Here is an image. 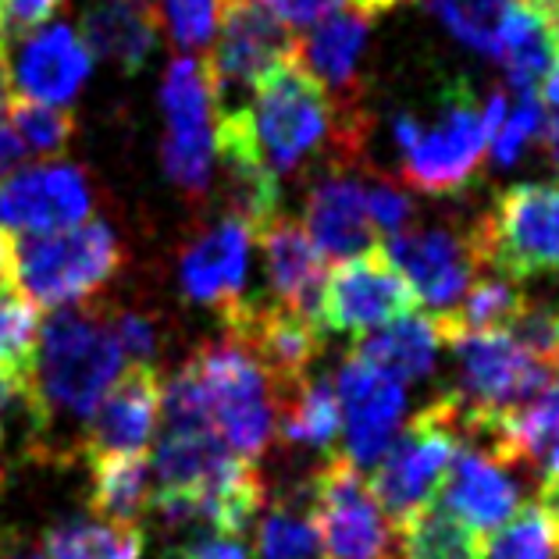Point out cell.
<instances>
[{"label":"cell","instance_id":"6da1fadb","mask_svg":"<svg viewBox=\"0 0 559 559\" xmlns=\"http://www.w3.org/2000/svg\"><path fill=\"white\" fill-rule=\"evenodd\" d=\"M250 129L257 154L275 179L307 171L324 154L332 160L329 168H353L367 140L360 107L343 111L296 58L282 61L253 90Z\"/></svg>","mask_w":559,"mask_h":559},{"label":"cell","instance_id":"7a4b0ae2","mask_svg":"<svg viewBox=\"0 0 559 559\" xmlns=\"http://www.w3.org/2000/svg\"><path fill=\"white\" fill-rule=\"evenodd\" d=\"M126 357L111 332L107 304H75L50 310L39 324L33 371V428L39 435L64 425H83L100 406L107 389L126 371Z\"/></svg>","mask_w":559,"mask_h":559},{"label":"cell","instance_id":"3957f363","mask_svg":"<svg viewBox=\"0 0 559 559\" xmlns=\"http://www.w3.org/2000/svg\"><path fill=\"white\" fill-rule=\"evenodd\" d=\"M126 264V247L100 217L47 236L15 239V285L36 310L90 304L115 282Z\"/></svg>","mask_w":559,"mask_h":559},{"label":"cell","instance_id":"277c9868","mask_svg":"<svg viewBox=\"0 0 559 559\" xmlns=\"http://www.w3.org/2000/svg\"><path fill=\"white\" fill-rule=\"evenodd\" d=\"M395 143L403 154V182L425 197H453L481 171L488 150L485 107L471 86L453 83L442 93V115L425 126L414 115L395 118Z\"/></svg>","mask_w":559,"mask_h":559},{"label":"cell","instance_id":"5b68a950","mask_svg":"<svg viewBox=\"0 0 559 559\" xmlns=\"http://www.w3.org/2000/svg\"><path fill=\"white\" fill-rule=\"evenodd\" d=\"M189 364L207 395L211 425L222 435V442L242 460L264 456L278 428V392L261 360L225 335L217 343L200 346Z\"/></svg>","mask_w":559,"mask_h":559},{"label":"cell","instance_id":"8992f818","mask_svg":"<svg viewBox=\"0 0 559 559\" xmlns=\"http://www.w3.org/2000/svg\"><path fill=\"white\" fill-rule=\"evenodd\" d=\"M477 271L510 282L559 275V186H513L467 231Z\"/></svg>","mask_w":559,"mask_h":559},{"label":"cell","instance_id":"52a82bcc","mask_svg":"<svg viewBox=\"0 0 559 559\" xmlns=\"http://www.w3.org/2000/svg\"><path fill=\"white\" fill-rule=\"evenodd\" d=\"M460 395L445 392L431 400L411 425L395 431L389 453L378 460L374 477L367 481L378 510L395 531L406 516L439 499L442 477L460 445Z\"/></svg>","mask_w":559,"mask_h":559},{"label":"cell","instance_id":"ba28073f","mask_svg":"<svg viewBox=\"0 0 559 559\" xmlns=\"http://www.w3.org/2000/svg\"><path fill=\"white\" fill-rule=\"evenodd\" d=\"M296 39L261 0H217V36L200 61L211 90V115L247 111L261 79L296 58Z\"/></svg>","mask_w":559,"mask_h":559},{"label":"cell","instance_id":"9c48e42d","mask_svg":"<svg viewBox=\"0 0 559 559\" xmlns=\"http://www.w3.org/2000/svg\"><path fill=\"white\" fill-rule=\"evenodd\" d=\"M160 107H165V143L160 165L182 197H207L214 182V129H211V90L203 64L197 58H175L160 83Z\"/></svg>","mask_w":559,"mask_h":559},{"label":"cell","instance_id":"30bf717a","mask_svg":"<svg viewBox=\"0 0 559 559\" xmlns=\"http://www.w3.org/2000/svg\"><path fill=\"white\" fill-rule=\"evenodd\" d=\"M414 310H420L414 285L406 282V275L389 261V253L378 242L357 257H346L324 278L318 321L324 332L360 338Z\"/></svg>","mask_w":559,"mask_h":559},{"label":"cell","instance_id":"8fae6325","mask_svg":"<svg viewBox=\"0 0 559 559\" xmlns=\"http://www.w3.org/2000/svg\"><path fill=\"white\" fill-rule=\"evenodd\" d=\"M307 492L324 559H389V524L381 521L364 474L343 453L310 474Z\"/></svg>","mask_w":559,"mask_h":559},{"label":"cell","instance_id":"7c38bea8","mask_svg":"<svg viewBox=\"0 0 559 559\" xmlns=\"http://www.w3.org/2000/svg\"><path fill=\"white\" fill-rule=\"evenodd\" d=\"M460 364V400L477 411H510L535 400L559 374L552 367L531 360L507 332H467L453 343Z\"/></svg>","mask_w":559,"mask_h":559},{"label":"cell","instance_id":"4fadbf2b","mask_svg":"<svg viewBox=\"0 0 559 559\" xmlns=\"http://www.w3.org/2000/svg\"><path fill=\"white\" fill-rule=\"evenodd\" d=\"M93 189L83 168L50 160L39 168H19L0 179V231L8 236H47L86 222Z\"/></svg>","mask_w":559,"mask_h":559},{"label":"cell","instance_id":"5bb4252c","mask_svg":"<svg viewBox=\"0 0 559 559\" xmlns=\"http://www.w3.org/2000/svg\"><path fill=\"white\" fill-rule=\"evenodd\" d=\"M389 261L414 285L417 304H425V318H445L456 310L463 293L477 278V261L471 253L467 231L453 228H403L385 239Z\"/></svg>","mask_w":559,"mask_h":559},{"label":"cell","instance_id":"9a60e30c","mask_svg":"<svg viewBox=\"0 0 559 559\" xmlns=\"http://www.w3.org/2000/svg\"><path fill=\"white\" fill-rule=\"evenodd\" d=\"M332 389L338 400V417L346 425L343 456L357 471H374L378 460L389 453L395 431H400L406 411L403 385L349 353L346 364L338 367Z\"/></svg>","mask_w":559,"mask_h":559},{"label":"cell","instance_id":"2e32d148","mask_svg":"<svg viewBox=\"0 0 559 559\" xmlns=\"http://www.w3.org/2000/svg\"><path fill=\"white\" fill-rule=\"evenodd\" d=\"M160 389L165 381H160L157 364H129L93 411L90 425L79 431L72 460L146 453L160 417Z\"/></svg>","mask_w":559,"mask_h":559},{"label":"cell","instance_id":"e0dca14e","mask_svg":"<svg viewBox=\"0 0 559 559\" xmlns=\"http://www.w3.org/2000/svg\"><path fill=\"white\" fill-rule=\"evenodd\" d=\"M8 61L11 83H19L22 97L53 107L72 104L93 72L90 50L68 22H53L22 36L15 44V58Z\"/></svg>","mask_w":559,"mask_h":559},{"label":"cell","instance_id":"ac0fdd59","mask_svg":"<svg viewBox=\"0 0 559 559\" xmlns=\"http://www.w3.org/2000/svg\"><path fill=\"white\" fill-rule=\"evenodd\" d=\"M250 242L253 228L236 214H225L211 231H203L182 250L179 278L182 293L193 304L214 307L217 313L242 299L250 271Z\"/></svg>","mask_w":559,"mask_h":559},{"label":"cell","instance_id":"d6986e66","mask_svg":"<svg viewBox=\"0 0 559 559\" xmlns=\"http://www.w3.org/2000/svg\"><path fill=\"white\" fill-rule=\"evenodd\" d=\"M439 502L477 531H496L521 507L513 467L477 445H456L442 477Z\"/></svg>","mask_w":559,"mask_h":559},{"label":"cell","instance_id":"ffe728a7","mask_svg":"<svg viewBox=\"0 0 559 559\" xmlns=\"http://www.w3.org/2000/svg\"><path fill=\"white\" fill-rule=\"evenodd\" d=\"M261 242L267 282L275 304L299 313L307 321H318L321 310V289H324V253L313 247L307 228L293 222V217L275 214L253 231ZM321 324V321H318Z\"/></svg>","mask_w":559,"mask_h":559},{"label":"cell","instance_id":"44dd1931","mask_svg":"<svg viewBox=\"0 0 559 559\" xmlns=\"http://www.w3.org/2000/svg\"><path fill=\"white\" fill-rule=\"evenodd\" d=\"M304 228L324 257H357L378 247V231L367 217V186L349 168H329L310 186Z\"/></svg>","mask_w":559,"mask_h":559},{"label":"cell","instance_id":"7402d4cb","mask_svg":"<svg viewBox=\"0 0 559 559\" xmlns=\"http://www.w3.org/2000/svg\"><path fill=\"white\" fill-rule=\"evenodd\" d=\"M496 58L516 93H538L542 79L559 64L556 0H507L499 19Z\"/></svg>","mask_w":559,"mask_h":559},{"label":"cell","instance_id":"603a6c76","mask_svg":"<svg viewBox=\"0 0 559 559\" xmlns=\"http://www.w3.org/2000/svg\"><path fill=\"white\" fill-rule=\"evenodd\" d=\"M157 11L132 0H86L75 33L86 44L90 58L115 64L126 75H140L150 53L157 50Z\"/></svg>","mask_w":559,"mask_h":559},{"label":"cell","instance_id":"cb8c5ba5","mask_svg":"<svg viewBox=\"0 0 559 559\" xmlns=\"http://www.w3.org/2000/svg\"><path fill=\"white\" fill-rule=\"evenodd\" d=\"M367 29H371V19L357 15V11H335L310 36L296 39V61L332 93V100L343 111H357L360 107L357 64L367 44Z\"/></svg>","mask_w":559,"mask_h":559},{"label":"cell","instance_id":"d4e9b609","mask_svg":"<svg viewBox=\"0 0 559 559\" xmlns=\"http://www.w3.org/2000/svg\"><path fill=\"white\" fill-rule=\"evenodd\" d=\"M439 335H435L431 321L425 313H403L381 329L367 332L360 338H353V357L371 364L374 371L389 374L392 381H417L431 374L435 357H439Z\"/></svg>","mask_w":559,"mask_h":559},{"label":"cell","instance_id":"484cf974","mask_svg":"<svg viewBox=\"0 0 559 559\" xmlns=\"http://www.w3.org/2000/svg\"><path fill=\"white\" fill-rule=\"evenodd\" d=\"M90 510L97 521L118 527H140L150 510V456L146 453H107L90 460Z\"/></svg>","mask_w":559,"mask_h":559},{"label":"cell","instance_id":"4316f807","mask_svg":"<svg viewBox=\"0 0 559 559\" xmlns=\"http://www.w3.org/2000/svg\"><path fill=\"white\" fill-rule=\"evenodd\" d=\"M338 400L332 378H307L278 400V428L275 439L296 449H329L338 435Z\"/></svg>","mask_w":559,"mask_h":559},{"label":"cell","instance_id":"83f0119b","mask_svg":"<svg viewBox=\"0 0 559 559\" xmlns=\"http://www.w3.org/2000/svg\"><path fill=\"white\" fill-rule=\"evenodd\" d=\"M395 535L403 545V559H485L481 531L460 521L439 499L406 516Z\"/></svg>","mask_w":559,"mask_h":559},{"label":"cell","instance_id":"f1b7e54d","mask_svg":"<svg viewBox=\"0 0 559 559\" xmlns=\"http://www.w3.org/2000/svg\"><path fill=\"white\" fill-rule=\"evenodd\" d=\"M257 559H324L321 531L310 510V492L271 502L253 542Z\"/></svg>","mask_w":559,"mask_h":559},{"label":"cell","instance_id":"f546056e","mask_svg":"<svg viewBox=\"0 0 559 559\" xmlns=\"http://www.w3.org/2000/svg\"><path fill=\"white\" fill-rule=\"evenodd\" d=\"M47 559H140L143 556V527H118L104 521H64L47 531L44 538Z\"/></svg>","mask_w":559,"mask_h":559},{"label":"cell","instance_id":"4dcf8cb0","mask_svg":"<svg viewBox=\"0 0 559 559\" xmlns=\"http://www.w3.org/2000/svg\"><path fill=\"white\" fill-rule=\"evenodd\" d=\"M39 324V310L19 293V285L0 289V371L25 385H33Z\"/></svg>","mask_w":559,"mask_h":559},{"label":"cell","instance_id":"1f68e13d","mask_svg":"<svg viewBox=\"0 0 559 559\" xmlns=\"http://www.w3.org/2000/svg\"><path fill=\"white\" fill-rule=\"evenodd\" d=\"M4 118L11 132L19 135L22 150L33 157L64 154L68 143L75 140V115L68 107L39 104L29 97H11V104L4 107Z\"/></svg>","mask_w":559,"mask_h":559},{"label":"cell","instance_id":"d6a6232c","mask_svg":"<svg viewBox=\"0 0 559 559\" xmlns=\"http://www.w3.org/2000/svg\"><path fill=\"white\" fill-rule=\"evenodd\" d=\"M488 559H559V524L538 502L516 507L510 521L496 527Z\"/></svg>","mask_w":559,"mask_h":559},{"label":"cell","instance_id":"836d02e7","mask_svg":"<svg viewBox=\"0 0 559 559\" xmlns=\"http://www.w3.org/2000/svg\"><path fill=\"white\" fill-rule=\"evenodd\" d=\"M439 19L453 29L463 44L477 53L496 58V39H499V19L507 0H431Z\"/></svg>","mask_w":559,"mask_h":559},{"label":"cell","instance_id":"e575fe53","mask_svg":"<svg viewBox=\"0 0 559 559\" xmlns=\"http://www.w3.org/2000/svg\"><path fill=\"white\" fill-rule=\"evenodd\" d=\"M507 335L531 360L559 371V307L556 304H524Z\"/></svg>","mask_w":559,"mask_h":559},{"label":"cell","instance_id":"d590c367","mask_svg":"<svg viewBox=\"0 0 559 559\" xmlns=\"http://www.w3.org/2000/svg\"><path fill=\"white\" fill-rule=\"evenodd\" d=\"M160 22L182 50H207L217 36V0H157Z\"/></svg>","mask_w":559,"mask_h":559},{"label":"cell","instance_id":"8d00e7d4","mask_svg":"<svg viewBox=\"0 0 559 559\" xmlns=\"http://www.w3.org/2000/svg\"><path fill=\"white\" fill-rule=\"evenodd\" d=\"M542 126H545V107L538 100V93H516V104L507 111L492 140H488L496 165L510 168L524 154V146L542 132Z\"/></svg>","mask_w":559,"mask_h":559},{"label":"cell","instance_id":"74e56055","mask_svg":"<svg viewBox=\"0 0 559 559\" xmlns=\"http://www.w3.org/2000/svg\"><path fill=\"white\" fill-rule=\"evenodd\" d=\"M107 318H111V332L118 338L121 357L129 364H157V349H160V335L157 324L150 313L143 310H126V307H107Z\"/></svg>","mask_w":559,"mask_h":559},{"label":"cell","instance_id":"f35d334b","mask_svg":"<svg viewBox=\"0 0 559 559\" xmlns=\"http://www.w3.org/2000/svg\"><path fill=\"white\" fill-rule=\"evenodd\" d=\"M64 4L68 0H4L0 4V44L11 53L22 36L44 29L50 19H58Z\"/></svg>","mask_w":559,"mask_h":559},{"label":"cell","instance_id":"ab89813d","mask_svg":"<svg viewBox=\"0 0 559 559\" xmlns=\"http://www.w3.org/2000/svg\"><path fill=\"white\" fill-rule=\"evenodd\" d=\"M367 217H371L374 231L395 236V231L406 228V222H414V200L406 189L381 179L374 186H367Z\"/></svg>","mask_w":559,"mask_h":559},{"label":"cell","instance_id":"60d3db41","mask_svg":"<svg viewBox=\"0 0 559 559\" xmlns=\"http://www.w3.org/2000/svg\"><path fill=\"white\" fill-rule=\"evenodd\" d=\"M261 4L289 29H310L346 8V0H261Z\"/></svg>","mask_w":559,"mask_h":559},{"label":"cell","instance_id":"b9f144b4","mask_svg":"<svg viewBox=\"0 0 559 559\" xmlns=\"http://www.w3.org/2000/svg\"><path fill=\"white\" fill-rule=\"evenodd\" d=\"M179 556L182 559H247V545L239 538L211 535V538H193L189 545H182Z\"/></svg>","mask_w":559,"mask_h":559},{"label":"cell","instance_id":"7bdbcfd3","mask_svg":"<svg viewBox=\"0 0 559 559\" xmlns=\"http://www.w3.org/2000/svg\"><path fill=\"white\" fill-rule=\"evenodd\" d=\"M15 406H25V411L33 414V385H25V381L11 378L0 371V445H4V435H8V417Z\"/></svg>","mask_w":559,"mask_h":559},{"label":"cell","instance_id":"ee69618b","mask_svg":"<svg viewBox=\"0 0 559 559\" xmlns=\"http://www.w3.org/2000/svg\"><path fill=\"white\" fill-rule=\"evenodd\" d=\"M22 157H25V150H22V143H19V135L11 132L8 118L0 115V179H8L11 171H19Z\"/></svg>","mask_w":559,"mask_h":559},{"label":"cell","instance_id":"f6af8a7d","mask_svg":"<svg viewBox=\"0 0 559 559\" xmlns=\"http://www.w3.org/2000/svg\"><path fill=\"white\" fill-rule=\"evenodd\" d=\"M15 285V236L0 231V289Z\"/></svg>","mask_w":559,"mask_h":559},{"label":"cell","instance_id":"bcb514c9","mask_svg":"<svg viewBox=\"0 0 559 559\" xmlns=\"http://www.w3.org/2000/svg\"><path fill=\"white\" fill-rule=\"evenodd\" d=\"M538 507L552 516V521L559 524V471L545 474L542 477V488H538Z\"/></svg>","mask_w":559,"mask_h":559},{"label":"cell","instance_id":"7dc6e473","mask_svg":"<svg viewBox=\"0 0 559 559\" xmlns=\"http://www.w3.org/2000/svg\"><path fill=\"white\" fill-rule=\"evenodd\" d=\"M8 58H11L8 47L0 44V115H4V107L11 104V97H15V90H11L15 83H11V61Z\"/></svg>","mask_w":559,"mask_h":559},{"label":"cell","instance_id":"c3c4849f","mask_svg":"<svg viewBox=\"0 0 559 559\" xmlns=\"http://www.w3.org/2000/svg\"><path fill=\"white\" fill-rule=\"evenodd\" d=\"M542 135H545V146H549V154H552L556 168H559V107H552V111H545Z\"/></svg>","mask_w":559,"mask_h":559},{"label":"cell","instance_id":"681fc988","mask_svg":"<svg viewBox=\"0 0 559 559\" xmlns=\"http://www.w3.org/2000/svg\"><path fill=\"white\" fill-rule=\"evenodd\" d=\"M395 4H403V0H346V8L357 11V15H364V19H378L381 11H389Z\"/></svg>","mask_w":559,"mask_h":559},{"label":"cell","instance_id":"f907efd6","mask_svg":"<svg viewBox=\"0 0 559 559\" xmlns=\"http://www.w3.org/2000/svg\"><path fill=\"white\" fill-rule=\"evenodd\" d=\"M132 4H140V8H150V11H157V0H132ZM160 15V11H157Z\"/></svg>","mask_w":559,"mask_h":559},{"label":"cell","instance_id":"816d5d0a","mask_svg":"<svg viewBox=\"0 0 559 559\" xmlns=\"http://www.w3.org/2000/svg\"><path fill=\"white\" fill-rule=\"evenodd\" d=\"M160 559H182V556H179V549H171V552H165Z\"/></svg>","mask_w":559,"mask_h":559},{"label":"cell","instance_id":"f5cc1de1","mask_svg":"<svg viewBox=\"0 0 559 559\" xmlns=\"http://www.w3.org/2000/svg\"><path fill=\"white\" fill-rule=\"evenodd\" d=\"M556 8H559V0H556Z\"/></svg>","mask_w":559,"mask_h":559},{"label":"cell","instance_id":"db71d44e","mask_svg":"<svg viewBox=\"0 0 559 559\" xmlns=\"http://www.w3.org/2000/svg\"><path fill=\"white\" fill-rule=\"evenodd\" d=\"M0 4H4V0H0Z\"/></svg>","mask_w":559,"mask_h":559}]
</instances>
